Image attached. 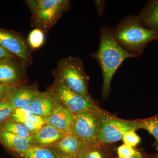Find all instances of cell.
Returning a JSON list of instances; mask_svg holds the SVG:
<instances>
[{
    "mask_svg": "<svg viewBox=\"0 0 158 158\" xmlns=\"http://www.w3.org/2000/svg\"><path fill=\"white\" fill-rule=\"evenodd\" d=\"M90 56L97 61L101 69L103 77L102 96L106 99L111 90L113 76L125 59L137 58L123 49L113 38L111 28L102 26L100 30L98 49Z\"/></svg>",
    "mask_w": 158,
    "mask_h": 158,
    "instance_id": "cell-1",
    "label": "cell"
},
{
    "mask_svg": "<svg viewBox=\"0 0 158 158\" xmlns=\"http://www.w3.org/2000/svg\"><path fill=\"white\" fill-rule=\"evenodd\" d=\"M113 38L123 49L139 57L148 44L158 39V32L143 27L136 15H129L111 28Z\"/></svg>",
    "mask_w": 158,
    "mask_h": 158,
    "instance_id": "cell-2",
    "label": "cell"
},
{
    "mask_svg": "<svg viewBox=\"0 0 158 158\" xmlns=\"http://www.w3.org/2000/svg\"><path fill=\"white\" fill-rule=\"evenodd\" d=\"M32 13L31 25L47 33L65 11L70 8L68 0H28L25 1Z\"/></svg>",
    "mask_w": 158,
    "mask_h": 158,
    "instance_id": "cell-3",
    "label": "cell"
},
{
    "mask_svg": "<svg viewBox=\"0 0 158 158\" xmlns=\"http://www.w3.org/2000/svg\"><path fill=\"white\" fill-rule=\"evenodd\" d=\"M55 76L61 79L71 90L83 96L91 97L88 92V77L78 57L69 56L61 59L57 64Z\"/></svg>",
    "mask_w": 158,
    "mask_h": 158,
    "instance_id": "cell-4",
    "label": "cell"
},
{
    "mask_svg": "<svg viewBox=\"0 0 158 158\" xmlns=\"http://www.w3.org/2000/svg\"><path fill=\"white\" fill-rule=\"evenodd\" d=\"M50 90L73 115L88 110L101 111L91 97L83 96L71 90L58 77L56 76L55 81Z\"/></svg>",
    "mask_w": 158,
    "mask_h": 158,
    "instance_id": "cell-5",
    "label": "cell"
},
{
    "mask_svg": "<svg viewBox=\"0 0 158 158\" xmlns=\"http://www.w3.org/2000/svg\"><path fill=\"white\" fill-rule=\"evenodd\" d=\"M101 120V129L98 140L101 144L115 143L122 139L124 134L139 129L138 121L122 120L110 116L103 111L98 112Z\"/></svg>",
    "mask_w": 158,
    "mask_h": 158,
    "instance_id": "cell-6",
    "label": "cell"
},
{
    "mask_svg": "<svg viewBox=\"0 0 158 158\" xmlns=\"http://www.w3.org/2000/svg\"><path fill=\"white\" fill-rule=\"evenodd\" d=\"M98 112L88 110L74 115L71 132L87 144H93L98 142L101 129Z\"/></svg>",
    "mask_w": 158,
    "mask_h": 158,
    "instance_id": "cell-7",
    "label": "cell"
},
{
    "mask_svg": "<svg viewBox=\"0 0 158 158\" xmlns=\"http://www.w3.org/2000/svg\"><path fill=\"white\" fill-rule=\"evenodd\" d=\"M0 45L26 65L32 63V57L27 44L17 32L0 28Z\"/></svg>",
    "mask_w": 158,
    "mask_h": 158,
    "instance_id": "cell-8",
    "label": "cell"
},
{
    "mask_svg": "<svg viewBox=\"0 0 158 158\" xmlns=\"http://www.w3.org/2000/svg\"><path fill=\"white\" fill-rule=\"evenodd\" d=\"M91 145L92 144L85 143L69 131L65 133L61 140L51 148L59 158H77Z\"/></svg>",
    "mask_w": 158,
    "mask_h": 158,
    "instance_id": "cell-9",
    "label": "cell"
},
{
    "mask_svg": "<svg viewBox=\"0 0 158 158\" xmlns=\"http://www.w3.org/2000/svg\"><path fill=\"white\" fill-rule=\"evenodd\" d=\"M16 58L0 59V84L19 85L26 65L23 62L15 61Z\"/></svg>",
    "mask_w": 158,
    "mask_h": 158,
    "instance_id": "cell-10",
    "label": "cell"
},
{
    "mask_svg": "<svg viewBox=\"0 0 158 158\" xmlns=\"http://www.w3.org/2000/svg\"><path fill=\"white\" fill-rule=\"evenodd\" d=\"M73 116V114L58 99L51 115L44 118V120L45 124L67 133L70 131Z\"/></svg>",
    "mask_w": 158,
    "mask_h": 158,
    "instance_id": "cell-11",
    "label": "cell"
},
{
    "mask_svg": "<svg viewBox=\"0 0 158 158\" xmlns=\"http://www.w3.org/2000/svg\"><path fill=\"white\" fill-rule=\"evenodd\" d=\"M40 92L36 86L23 85L15 87L7 96L13 109L31 106Z\"/></svg>",
    "mask_w": 158,
    "mask_h": 158,
    "instance_id": "cell-12",
    "label": "cell"
},
{
    "mask_svg": "<svg viewBox=\"0 0 158 158\" xmlns=\"http://www.w3.org/2000/svg\"><path fill=\"white\" fill-rule=\"evenodd\" d=\"M32 138L20 137L0 129V142L16 155L22 154L34 147Z\"/></svg>",
    "mask_w": 158,
    "mask_h": 158,
    "instance_id": "cell-13",
    "label": "cell"
},
{
    "mask_svg": "<svg viewBox=\"0 0 158 158\" xmlns=\"http://www.w3.org/2000/svg\"><path fill=\"white\" fill-rule=\"evenodd\" d=\"M65 133L52 126L44 125L33 136L34 146L52 148L61 140Z\"/></svg>",
    "mask_w": 158,
    "mask_h": 158,
    "instance_id": "cell-14",
    "label": "cell"
},
{
    "mask_svg": "<svg viewBox=\"0 0 158 158\" xmlns=\"http://www.w3.org/2000/svg\"><path fill=\"white\" fill-rule=\"evenodd\" d=\"M57 101L55 94L49 90L40 92L32 102L31 106L34 115L46 118L51 115Z\"/></svg>",
    "mask_w": 158,
    "mask_h": 158,
    "instance_id": "cell-15",
    "label": "cell"
},
{
    "mask_svg": "<svg viewBox=\"0 0 158 158\" xmlns=\"http://www.w3.org/2000/svg\"><path fill=\"white\" fill-rule=\"evenodd\" d=\"M136 16L143 27L158 32V0L148 1Z\"/></svg>",
    "mask_w": 158,
    "mask_h": 158,
    "instance_id": "cell-16",
    "label": "cell"
},
{
    "mask_svg": "<svg viewBox=\"0 0 158 158\" xmlns=\"http://www.w3.org/2000/svg\"><path fill=\"white\" fill-rule=\"evenodd\" d=\"M0 129L24 138H32L33 137L23 125L11 121L9 119L0 125Z\"/></svg>",
    "mask_w": 158,
    "mask_h": 158,
    "instance_id": "cell-17",
    "label": "cell"
},
{
    "mask_svg": "<svg viewBox=\"0 0 158 158\" xmlns=\"http://www.w3.org/2000/svg\"><path fill=\"white\" fill-rule=\"evenodd\" d=\"M17 156L19 158H59L52 148L37 146L31 148Z\"/></svg>",
    "mask_w": 158,
    "mask_h": 158,
    "instance_id": "cell-18",
    "label": "cell"
},
{
    "mask_svg": "<svg viewBox=\"0 0 158 158\" xmlns=\"http://www.w3.org/2000/svg\"><path fill=\"white\" fill-rule=\"evenodd\" d=\"M34 115L31 106L14 109L8 119L14 122L23 124Z\"/></svg>",
    "mask_w": 158,
    "mask_h": 158,
    "instance_id": "cell-19",
    "label": "cell"
},
{
    "mask_svg": "<svg viewBox=\"0 0 158 158\" xmlns=\"http://www.w3.org/2000/svg\"><path fill=\"white\" fill-rule=\"evenodd\" d=\"M139 129L147 131L155 139L154 145L158 151V118H153L138 121Z\"/></svg>",
    "mask_w": 158,
    "mask_h": 158,
    "instance_id": "cell-20",
    "label": "cell"
},
{
    "mask_svg": "<svg viewBox=\"0 0 158 158\" xmlns=\"http://www.w3.org/2000/svg\"><path fill=\"white\" fill-rule=\"evenodd\" d=\"M28 45L32 49L41 47L45 40L44 32L39 29L35 28L30 32L28 37Z\"/></svg>",
    "mask_w": 158,
    "mask_h": 158,
    "instance_id": "cell-21",
    "label": "cell"
},
{
    "mask_svg": "<svg viewBox=\"0 0 158 158\" xmlns=\"http://www.w3.org/2000/svg\"><path fill=\"white\" fill-rule=\"evenodd\" d=\"M30 133L34 135L45 125L44 118L37 115H33L23 124Z\"/></svg>",
    "mask_w": 158,
    "mask_h": 158,
    "instance_id": "cell-22",
    "label": "cell"
},
{
    "mask_svg": "<svg viewBox=\"0 0 158 158\" xmlns=\"http://www.w3.org/2000/svg\"><path fill=\"white\" fill-rule=\"evenodd\" d=\"M99 142L90 145L77 158H104L103 153L99 146Z\"/></svg>",
    "mask_w": 158,
    "mask_h": 158,
    "instance_id": "cell-23",
    "label": "cell"
},
{
    "mask_svg": "<svg viewBox=\"0 0 158 158\" xmlns=\"http://www.w3.org/2000/svg\"><path fill=\"white\" fill-rule=\"evenodd\" d=\"M14 110L7 96L0 102V125L8 119Z\"/></svg>",
    "mask_w": 158,
    "mask_h": 158,
    "instance_id": "cell-24",
    "label": "cell"
},
{
    "mask_svg": "<svg viewBox=\"0 0 158 158\" xmlns=\"http://www.w3.org/2000/svg\"><path fill=\"white\" fill-rule=\"evenodd\" d=\"M122 140L124 144L131 147L136 146L139 144L141 139L135 131H130L124 134Z\"/></svg>",
    "mask_w": 158,
    "mask_h": 158,
    "instance_id": "cell-25",
    "label": "cell"
},
{
    "mask_svg": "<svg viewBox=\"0 0 158 158\" xmlns=\"http://www.w3.org/2000/svg\"><path fill=\"white\" fill-rule=\"evenodd\" d=\"M138 151L133 147L125 144L120 145L117 148V154L118 158H126L132 156L138 153Z\"/></svg>",
    "mask_w": 158,
    "mask_h": 158,
    "instance_id": "cell-26",
    "label": "cell"
},
{
    "mask_svg": "<svg viewBox=\"0 0 158 158\" xmlns=\"http://www.w3.org/2000/svg\"><path fill=\"white\" fill-rule=\"evenodd\" d=\"M106 3L105 1H95L94 3L96 6L97 11L98 14L99 16H102L106 4Z\"/></svg>",
    "mask_w": 158,
    "mask_h": 158,
    "instance_id": "cell-27",
    "label": "cell"
},
{
    "mask_svg": "<svg viewBox=\"0 0 158 158\" xmlns=\"http://www.w3.org/2000/svg\"><path fill=\"white\" fill-rule=\"evenodd\" d=\"M8 58H17V57L9 51L6 50V49L4 48L3 47L0 45V59Z\"/></svg>",
    "mask_w": 158,
    "mask_h": 158,
    "instance_id": "cell-28",
    "label": "cell"
},
{
    "mask_svg": "<svg viewBox=\"0 0 158 158\" xmlns=\"http://www.w3.org/2000/svg\"><path fill=\"white\" fill-rule=\"evenodd\" d=\"M18 86H19V85L0 84V93L10 92L14 88Z\"/></svg>",
    "mask_w": 158,
    "mask_h": 158,
    "instance_id": "cell-29",
    "label": "cell"
},
{
    "mask_svg": "<svg viewBox=\"0 0 158 158\" xmlns=\"http://www.w3.org/2000/svg\"><path fill=\"white\" fill-rule=\"evenodd\" d=\"M11 91L9 92H7V93H0V102L2 101L6 97L9 95V93L11 92Z\"/></svg>",
    "mask_w": 158,
    "mask_h": 158,
    "instance_id": "cell-30",
    "label": "cell"
},
{
    "mask_svg": "<svg viewBox=\"0 0 158 158\" xmlns=\"http://www.w3.org/2000/svg\"><path fill=\"white\" fill-rule=\"evenodd\" d=\"M126 158H142V156H141V153H140V152H138V153L136 154L135 155Z\"/></svg>",
    "mask_w": 158,
    "mask_h": 158,
    "instance_id": "cell-31",
    "label": "cell"
},
{
    "mask_svg": "<svg viewBox=\"0 0 158 158\" xmlns=\"http://www.w3.org/2000/svg\"></svg>",
    "mask_w": 158,
    "mask_h": 158,
    "instance_id": "cell-32",
    "label": "cell"
}]
</instances>
